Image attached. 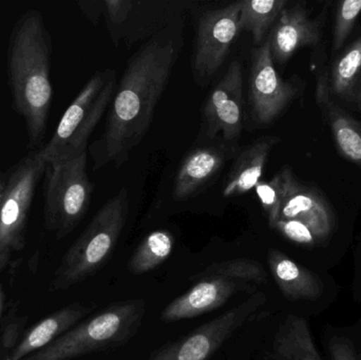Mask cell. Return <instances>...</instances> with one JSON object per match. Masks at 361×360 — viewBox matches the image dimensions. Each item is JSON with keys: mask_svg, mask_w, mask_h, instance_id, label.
Instances as JSON below:
<instances>
[{"mask_svg": "<svg viewBox=\"0 0 361 360\" xmlns=\"http://www.w3.org/2000/svg\"><path fill=\"white\" fill-rule=\"evenodd\" d=\"M271 228L288 240L305 247H314L319 241L313 230L299 220L279 219Z\"/></svg>", "mask_w": 361, "mask_h": 360, "instance_id": "cell-26", "label": "cell"}, {"mask_svg": "<svg viewBox=\"0 0 361 360\" xmlns=\"http://www.w3.org/2000/svg\"><path fill=\"white\" fill-rule=\"evenodd\" d=\"M237 152V145L222 143L201 146L187 154L178 169L173 185L176 200H186L205 185Z\"/></svg>", "mask_w": 361, "mask_h": 360, "instance_id": "cell-13", "label": "cell"}, {"mask_svg": "<svg viewBox=\"0 0 361 360\" xmlns=\"http://www.w3.org/2000/svg\"><path fill=\"white\" fill-rule=\"evenodd\" d=\"M265 304L267 296L258 292L235 308L167 345L150 360H208L238 330L252 321Z\"/></svg>", "mask_w": 361, "mask_h": 360, "instance_id": "cell-9", "label": "cell"}, {"mask_svg": "<svg viewBox=\"0 0 361 360\" xmlns=\"http://www.w3.org/2000/svg\"><path fill=\"white\" fill-rule=\"evenodd\" d=\"M112 69L94 73L66 109L48 143L39 154L46 165L73 160L87 151L89 139L107 111L116 93Z\"/></svg>", "mask_w": 361, "mask_h": 360, "instance_id": "cell-6", "label": "cell"}, {"mask_svg": "<svg viewBox=\"0 0 361 360\" xmlns=\"http://www.w3.org/2000/svg\"><path fill=\"white\" fill-rule=\"evenodd\" d=\"M4 360H8V359H4Z\"/></svg>", "mask_w": 361, "mask_h": 360, "instance_id": "cell-32", "label": "cell"}, {"mask_svg": "<svg viewBox=\"0 0 361 360\" xmlns=\"http://www.w3.org/2000/svg\"><path fill=\"white\" fill-rule=\"evenodd\" d=\"M177 57V48L171 39L157 38L144 44L129 59L103 135L90 147L95 170L109 163L121 166L141 143L166 90Z\"/></svg>", "mask_w": 361, "mask_h": 360, "instance_id": "cell-1", "label": "cell"}, {"mask_svg": "<svg viewBox=\"0 0 361 360\" xmlns=\"http://www.w3.org/2000/svg\"><path fill=\"white\" fill-rule=\"evenodd\" d=\"M206 135L237 145L244 128L243 74L238 61L229 65L223 77L212 89L204 107Z\"/></svg>", "mask_w": 361, "mask_h": 360, "instance_id": "cell-12", "label": "cell"}, {"mask_svg": "<svg viewBox=\"0 0 361 360\" xmlns=\"http://www.w3.org/2000/svg\"><path fill=\"white\" fill-rule=\"evenodd\" d=\"M267 263L276 285L290 302H314L324 294L322 278L316 273L293 261L282 252L271 249L267 255Z\"/></svg>", "mask_w": 361, "mask_h": 360, "instance_id": "cell-16", "label": "cell"}, {"mask_svg": "<svg viewBox=\"0 0 361 360\" xmlns=\"http://www.w3.org/2000/svg\"><path fill=\"white\" fill-rule=\"evenodd\" d=\"M279 219L303 222L319 241L330 236L334 225L332 211L326 201L301 184L284 201Z\"/></svg>", "mask_w": 361, "mask_h": 360, "instance_id": "cell-18", "label": "cell"}, {"mask_svg": "<svg viewBox=\"0 0 361 360\" xmlns=\"http://www.w3.org/2000/svg\"><path fill=\"white\" fill-rule=\"evenodd\" d=\"M361 13V0H343L335 10L333 51L341 50Z\"/></svg>", "mask_w": 361, "mask_h": 360, "instance_id": "cell-25", "label": "cell"}, {"mask_svg": "<svg viewBox=\"0 0 361 360\" xmlns=\"http://www.w3.org/2000/svg\"><path fill=\"white\" fill-rule=\"evenodd\" d=\"M52 52L44 15L30 8L13 25L6 55L13 109L25 123L29 151L44 145L53 101Z\"/></svg>", "mask_w": 361, "mask_h": 360, "instance_id": "cell-2", "label": "cell"}, {"mask_svg": "<svg viewBox=\"0 0 361 360\" xmlns=\"http://www.w3.org/2000/svg\"><path fill=\"white\" fill-rule=\"evenodd\" d=\"M145 314L143 299L116 302L23 360H71L118 348L139 333Z\"/></svg>", "mask_w": 361, "mask_h": 360, "instance_id": "cell-5", "label": "cell"}, {"mask_svg": "<svg viewBox=\"0 0 361 360\" xmlns=\"http://www.w3.org/2000/svg\"><path fill=\"white\" fill-rule=\"evenodd\" d=\"M241 1L204 13L197 23L193 50V74L199 84H207L224 63L240 32Z\"/></svg>", "mask_w": 361, "mask_h": 360, "instance_id": "cell-10", "label": "cell"}, {"mask_svg": "<svg viewBox=\"0 0 361 360\" xmlns=\"http://www.w3.org/2000/svg\"><path fill=\"white\" fill-rule=\"evenodd\" d=\"M320 27L319 21L311 20L300 4L284 8L267 37L273 61L286 63L299 49L317 44Z\"/></svg>", "mask_w": 361, "mask_h": 360, "instance_id": "cell-14", "label": "cell"}, {"mask_svg": "<svg viewBox=\"0 0 361 360\" xmlns=\"http://www.w3.org/2000/svg\"><path fill=\"white\" fill-rule=\"evenodd\" d=\"M128 213V194L123 188L99 209L63 255L55 271L51 291H66L90 278L107 264L126 225Z\"/></svg>", "mask_w": 361, "mask_h": 360, "instance_id": "cell-3", "label": "cell"}, {"mask_svg": "<svg viewBox=\"0 0 361 360\" xmlns=\"http://www.w3.org/2000/svg\"><path fill=\"white\" fill-rule=\"evenodd\" d=\"M361 73V35L333 66L331 87L341 99H351Z\"/></svg>", "mask_w": 361, "mask_h": 360, "instance_id": "cell-24", "label": "cell"}, {"mask_svg": "<svg viewBox=\"0 0 361 360\" xmlns=\"http://www.w3.org/2000/svg\"><path fill=\"white\" fill-rule=\"evenodd\" d=\"M356 103H357L358 108L361 110V78L358 82L357 91H356Z\"/></svg>", "mask_w": 361, "mask_h": 360, "instance_id": "cell-30", "label": "cell"}, {"mask_svg": "<svg viewBox=\"0 0 361 360\" xmlns=\"http://www.w3.org/2000/svg\"><path fill=\"white\" fill-rule=\"evenodd\" d=\"M88 152L47 165L44 175V217L59 240L69 236L88 213L93 184L87 171Z\"/></svg>", "mask_w": 361, "mask_h": 360, "instance_id": "cell-7", "label": "cell"}, {"mask_svg": "<svg viewBox=\"0 0 361 360\" xmlns=\"http://www.w3.org/2000/svg\"><path fill=\"white\" fill-rule=\"evenodd\" d=\"M273 356L275 360H322L303 317L290 314L279 325L274 340Z\"/></svg>", "mask_w": 361, "mask_h": 360, "instance_id": "cell-19", "label": "cell"}, {"mask_svg": "<svg viewBox=\"0 0 361 360\" xmlns=\"http://www.w3.org/2000/svg\"><path fill=\"white\" fill-rule=\"evenodd\" d=\"M94 304H72L49 315L31 328L17 342L8 360H23L50 346L94 310Z\"/></svg>", "mask_w": 361, "mask_h": 360, "instance_id": "cell-15", "label": "cell"}, {"mask_svg": "<svg viewBox=\"0 0 361 360\" xmlns=\"http://www.w3.org/2000/svg\"><path fill=\"white\" fill-rule=\"evenodd\" d=\"M175 247V237L169 230H154L140 243L131 256L127 268L135 275H143L162 266Z\"/></svg>", "mask_w": 361, "mask_h": 360, "instance_id": "cell-21", "label": "cell"}, {"mask_svg": "<svg viewBox=\"0 0 361 360\" xmlns=\"http://www.w3.org/2000/svg\"><path fill=\"white\" fill-rule=\"evenodd\" d=\"M286 4V0H243L240 8V31L250 32L254 44L262 46Z\"/></svg>", "mask_w": 361, "mask_h": 360, "instance_id": "cell-20", "label": "cell"}, {"mask_svg": "<svg viewBox=\"0 0 361 360\" xmlns=\"http://www.w3.org/2000/svg\"><path fill=\"white\" fill-rule=\"evenodd\" d=\"M46 166L39 150H33L4 171L6 182L0 201V254L11 256L25 247L30 211Z\"/></svg>", "mask_w": 361, "mask_h": 360, "instance_id": "cell-8", "label": "cell"}, {"mask_svg": "<svg viewBox=\"0 0 361 360\" xmlns=\"http://www.w3.org/2000/svg\"><path fill=\"white\" fill-rule=\"evenodd\" d=\"M8 258H10V255H6V254H0V275H1L4 266L8 263ZM4 289H2L1 281H0V319H1L2 310H4Z\"/></svg>", "mask_w": 361, "mask_h": 360, "instance_id": "cell-29", "label": "cell"}, {"mask_svg": "<svg viewBox=\"0 0 361 360\" xmlns=\"http://www.w3.org/2000/svg\"><path fill=\"white\" fill-rule=\"evenodd\" d=\"M278 142V137H263L241 150L227 175L222 192L224 198L242 196L256 187L261 181L269 154Z\"/></svg>", "mask_w": 361, "mask_h": 360, "instance_id": "cell-17", "label": "cell"}, {"mask_svg": "<svg viewBox=\"0 0 361 360\" xmlns=\"http://www.w3.org/2000/svg\"><path fill=\"white\" fill-rule=\"evenodd\" d=\"M4 182H6V173H0V201H1L2 192H4Z\"/></svg>", "mask_w": 361, "mask_h": 360, "instance_id": "cell-31", "label": "cell"}, {"mask_svg": "<svg viewBox=\"0 0 361 360\" xmlns=\"http://www.w3.org/2000/svg\"><path fill=\"white\" fill-rule=\"evenodd\" d=\"M248 86L250 114L260 126L273 123L298 94V86L278 74L267 38L252 50Z\"/></svg>", "mask_w": 361, "mask_h": 360, "instance_id": "cell-11", "label": "cell"}, {"mask_svg": "<svg viewBox=\"0 0 361 360\" xmlns=\"http://www.w3.org/2000/svg\"><path fill=\"white\" fill-rule=\"evenodd\" d=\"M262 264L255 260L233 259L216 262L193 275L192 287L173 299L161 313L164 323L192 319L218 310L237 294L250 296L267 283Z\"/></svg>", "mask_w": 361, "mask_h": 360, "instance_id": "cell-4", "label": "cell"}, {"mask_svg": "<svg viewBox=\"0 0 361 360\" xmlns=\"http://www.w3.org/2000/svg\"><path fill=\"white\" fill-rule=\"evenodd\" d=\"M298 186L292 168L288 166L281 168L269 181H260L257 184L255 190L271 228L279 220L280 209L284 201Z\"/></svg>", "mask_w": 361, "mask_h": 360, "instance_id": "cell-23", "label": "cell"}, {"mask_svg": "<svg viewBox=\"0 0 361 360\" xmlns=\"http://www.w3.org/2000/svg\"><path fill=\"white\" fill-rule=\"evenodd\" d=\"M332 360H361V352L348 338L334 337L330 342Z\"/></svg>", "mask_w": 361, "mask_h": 360, "instance_id": "cell-28", "label": "cell"}, {"mask_svg": "<svg viewBox=\"0 0 361 360\" xmlns=\"http://www.w3.org/2000/svg\"><path fill=\"white\" fill-rule=\"evenodd\" d=\"M329 123L336 147L348 160L361 166V122L334 104H326Z\"/></svg>", "mask_w": 361, "mask_h": 360, "instance_id": "cell-22", "label": "cell"}, {"mask_svg": "<svg viewBox=\"0 0 361 360\" xmlns=\"http://www.w3.org/2000/svg\"><path fill=\"white\" fill-rule=\"evenodd\" d=\"M104 4L110 25L120 27L130 16L133 2L130 0H106Z\"/></svg>", "mask_w": 361, "mask_h": 360, "instance_id": "cell-27", "label": "cell"}]
</instances>
